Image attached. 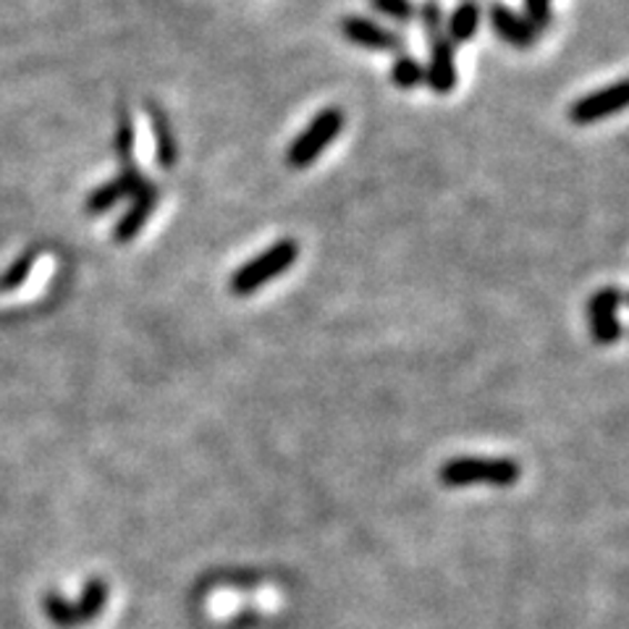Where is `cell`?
<instances>
[{
    "mask_svg": "<svg viewBox=\"0 0 629 629\" xmlns=\"http://www.w3.org/2000/svg\"><path fill=\"white\" fill-rule=\"evenodd\" d=\"M519 477H523V467L511 457H454L438 469V480L446 488H511Z\"/></svg>",
    "mask_w": 629,
    "mask_h": 629,
    "instance_id": "obj_1",
    "label": "cell"
},
{
    "mask_svg": "<svg viewBox=\"0 0 629 629\" xmlns=\"http://www.w3.org/2000/svg\"><path fill=\"white\" fill-rule=\"evenodd\" d=\"M419 19L430 40V67L425 71V79L436 95H448L457 87V67H454V42L446 34L444 9L438 0H425Z\"/></svg>",
    "mask_w": 629,
    "mask_h": 629,
    "instance_id": "obj_2",
    "label": "cell"
},
{
    "mask_svg": "<svg viewBox=\"0 0 629 629\" xmlns=\"http://www.w3.org/2000/svg\"><path fill=\"white\" fill-rule=\"evenodd\" d=\"M296 257H300V244L292 242V239H281L273 247H267L263 255H257L255 260L239 267L234 276H231V292L236 296H250L260 286H265L267 281L286 273L296 263Z\"/></svg>",
    "mask_w": 629,
    "mask_h": 629,
    "instance_id": "obj_3",
    "label": "cell"
},
{
    "mask_svg": "<svg viewBox=\"0 0 629 629\" xmlns=\"http://www.w3.org/2000/svg\"><path fill=\"white\" fill-rule=\"evenodd\" d=\"M344 129V113L338 108H325L310 121V126L302 132L296 140L288 144L286 163L292 169H307L310 163H315L323 155V150L342 134Z\"/></svg>",
    "mask_w": 629,
    "mask_h": 629,
    "instance_id": "obj_4",
    "label": "cell"
},
{
    "mask_svg": "<svg viewBox=\"0 0 629 629\" xmlns=\"http://www.w3.org/2000/svg\"><path fill=\"white\" fill-rule=\"evenodd\" d=\"M625 302V294L619 288H601V292L592 294L590 305H588V315H590V328H592V338L596 344L609 346L617 344L621 338V323L617 317V310Z\"/></svg>",
    "mask_w": 629,
    "mask_h": 629,
    "instance_id": "obj_5",
    "label": "cell"
},
{
    "mask_svg": "<svg viewBox=\"0 0 629 629\" xmlns=\"http://www.w3.org/2000/svg\"><path fill=\"white\" fill-rule=\"evenodd\" d=\"M627 105V82L619 79L617 84L603 87V90L592 92V95H585L577 100V103L569 108V119L575 124H592V121H601L606 115H613L619 111H625Z\"/></svg>",
    "mask_w": 629,
    "mask_h": 629,
    "instance_id": "obj_6",
    "label": "cell"
},
{
    "mask_svg": "<svg viewBox=\"0 0 629 629\" xmlns=\"http://www.w3.org/2000/svg\"><path fill=\"white\" fill-rule=\"evenodd\" d=\"M344 38L354 42V45L378 50V53H404V38L394 34L392 29L375 24L371 19L363 17H346L342 21Z\"/></svg>",
    "mask_w": 629,
    "mask_h": 629,
    "instance_id": "obj_7",
    "label": "cell"
},
{
    "mask_svg": "<svg viewBox=\"0 0 629 629\" xmlns=\"http://www.w3.org/2000/svg\"><path fill=\"white\" fill-rule=\"evenodd\" d=\"M148 182H150V179H144L136 165H126V169L121 171L111 184L100 186V190L92 192V197H90V202H87V207H90V213H103V210L113 207L119 200L134 197L136 192H142L144 186H148Z\"/></svg>",
    "mask_w": 629,
    "mask_h": 629,
    "instance_id": "obj_8",
    "label": "cell"
},
{
    "mask_svg": "<svg viewBox=\"0 0 629 629\" xmlns=\"http://www.w3.org/2000/svg\"><path fill=\"white\" fill-rule=\"evenodd\" d=\"M155 205H158V186L153 182H148V186H144L142 192L134 194L132 207L126 210L124 219L115 223V231H113L115 242H121V244L132 242V239L142 231L144 223L150 221Z\"/></svg>",
    "mask_w": 629,
    "mask_h": 629,
    "instance_id": "obj_9",
    "label": "cell"
},
{
    "mask_svg": "<svg viewBox=\"0 0 629 629\" xmlns=\"http://www.w3.org/2000/svg\"><path fill=\"white\" fill-rule=\"evenodd\" d=\"M490 24L506 42H511L515 48H532L538 40V29H535L525 17H519L511 9H506L504 3L490 6Z\"/></svg>",
    "mask_w": 629,
    "mask_h": 629,
    "instance_id": "obj_10",
    "label": "cell"
},
{
    "mask_svg": "<svg viewBox=\"0 0 629 629\" xmlns=\"http://www.w3.org/2000/svg\"><path fill=\"white\" fill-rule=\"evenodd\" d=\"M108 598H111V590H108L105 580H100V577H92V580H87L84 588H82V596H79V601L74 603L77 627L95 621L100 613H103Z\"/></svg>",
    "mask_w": 629,
    "mask_h": 629,
    "instance_id": "obj_11",
    "label": "cell"
},
{
    "mask_svg": "<svg viewBox=\"0 0 629 629\" xmlns=\"http://www.w3.org/2000/svg\"><path fill=\"white\" fill-rule=\"evenodd\" d=\"M148 113H150V121H153V132H155V142H158V163H161L163 169H173V165H176L179 150H176V136H173L169 115H165L161 111V105L153 103V100L148 103Z\"/></svg>",
    "mask_w": 629,
    "mask_h": 629,
    "instance_id": "obj_12",
    "label": "cell"
},
{
    "mask_svg": "<svg viewBox=\"0 0 629 629\" xmlns=\"http://www.w3.org/2000/svg\"><path fill=\"white\" fill-rule=\"evenodd\" d=\"M477 27H480V6L475 0H465L454 9L452 19H448L446 34L452 42H467L475 38Z\"/></svg>",
    "mask_w": 629,
    "mask_h": 629,
    "instance_id": "obj_13",
    "label": "cell"
},
{
    "mask_svg": "<svg viewBox=\"0 0 629 629\" xmlns=\"http://www.w3.org/2000/svg\"><path fill=\"white\" fill-rule=\"evenodd\" d=\"M42 609H45V617L53 621L58 629H74L77 627V613H74V603L67 601L61 592L50 590L42 601Z\"/></svg>",
    "mask_w": 629,
    "mask_h": 629,
    "instance_id": "obj_14",
    "label": "cell"
},
{
    "mask_svg": "<svg viewBox=\"0 0 629 629\" xmlns=\"http://www.w3.org/2000/svg\"><path fill=\"white\" fill-rule=\"evenodd\" d=\"M392 79L396 87H402V90H412V87H419L425 82V69L417 58L402 53L392 67Z\"/></svg>",
    "mask_w": 629,
    "mask_h": 629,
    "instance_id": "obj_15",
    "label": "cell"
},
{
    "mask_svg": "<svg viewBox=\"0 0 629 629\" xmlns=\"http://www.w3.org/2000/svg\"><path fill=\"white\" fill-rule=\"evenodd\" d=\"M115 153H119L121 165H134V126L129 113H121L119 134H115Z\"/></svg>",
    "mask_w": 629,
    "mask_h": 629,
    "instance_id": "obj_16",
    "label": "cell"
},
{
    "mask_svg": "<svg viewBox=\"0 0 629 629\" xmlns=\"http://www.w3.org/2000/svg\"><path fill=\"white\" fill-rule=\"evenodd\" d=\"M371 3L375 11L394 21H409L415 17V6H412V0H371Z\"/></svg>",
    "mask_w": 629,
    "mask_h": 629,
    "instance_id": "obj_17",
    "label": "cell"
},
{
    "mask_svg": "<svg viewBox=\"0 0 629 629\" xmlns=\"http://www.w3.org/2000/svg\"><path fill=\"white\" fill-rule=\"evenodd\" d=\"M525 11L527 21L540 32L551 21V0H525Z\"/></svg>",
    "mask_w": 629,
    "mask_h": 629,
    "instance_id": "obj_18",
    "label": "cell"
}]
</instances>
